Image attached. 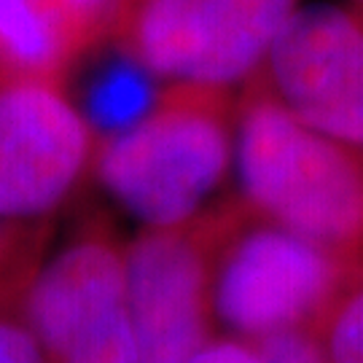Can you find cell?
Instances as JSON below:
<instances>
[{"label": "cell", "mask_w": 363, "mask_h": 363, "mask_svg": "<svg viewBox=\"0 0 363 363\" xmlns=\"http://www.w3.org/2000/svg\"><path fill=\"white\" fill-rule=\"evenodd\" d=\"M234 167L274 226L328 253L363 245V154L298 121L259 78L237 108Z\"/></svg>", "instance_id": "obj_1"}, {"label": "cell", "mask_w": 363, "mask_h": 363, "mask_svg": "<svg viewBox=\"0 0 363 363\" xmlns=\"http://www.w3.org/2000/svg\"><path fill=\"white\" fill-rule=\"evenodd\" d=\"M234 118L226 91L167 84L138 124L97 140L91 169L151 232L181 229L229 172Z\"/></svg>", "instance_id": "obj_2"}, {"label": "cell", "mask_w": 363, "mask_h": 363, "mask_svg": "<svg viewBox=\"0 0 363 363\" xmlns=\"http://www.w3.org/2000/svg\"><path fill=\"white\" fill-rule=\"evenodd\" d=\"M301 0H116L108 38L159 81L226 91L253 81Z\"/></svg>", "instance_id": "obj_3"}, {"label": "cell", "mask_w": 363, "mask_h": 363, "mask_svg": "<svg viewBox=\"0 0 363 363\" xmlns=\"http://www.w3.org/2000/svg\"><path fill=\"white\" fill-rule=\"evenodd\" d=\"M16 318L49 363H140L127 264L103 237H78L38 261Z\"/></svg>", "instance_id": "obj_4"}, {"label": "cell", "mask_w": 363, "mask_h": 363, "mask_svg": "<svg viewBox=\"0 0 363 363\" xmlns=\"http://www.w3.org/2000/svg\"><path fill=\"white\" fill-rule=\"evenodd\" d=\"M256 78L298 121L363 154V6H298Z\"/></svg>", "instance_id": "obj_5"}, {"label": "cell", "mask_w": 363, "mask_h": 363, "mask_svg": "<svg viewBox=\"0 0 363 363\" xmlns=\"http://www.w3.org/2000/svg\"><path fill=\"white\" fill-rule=\"evenodd\" d=\"M97 138L62 84H0V220L38 223L94 164Z\"/></svg>", "instance_id": "obj_6"}, {"label": "cell", "mask_w": 363, "mask_h": 363, "mask_svg": "<svg viewBox=\"0 0 363 363\" xmlns=\"http://www.w3.org/2000/svg\"><path fill=\"white\" fill-rule=\"evenodd\" d=\"M337 274L325 247L274 223L250 229L220 264L213 288L216 312L245 337L288 334L323 307Z\"/></svg>", "instance_id": "obj_7"}, {"label": "cell", "mask_w": 363, "mask_h": 363, "mask_svg": "<svg viewBox=\"0 0 363 363\" xmlns=\"http://www.w3.org/2000/svg\"><path fill=\"white\" fill-rule=\"evenodd\" d=\"M140 363H189L205 342V259L178 229L151 232L124 256Z\"/></svg>", "instance_id": "obj_8"}, {"label": "cell", "mask_w": 363, "mask_h": 363, "mask_svg": "<svg viewBox=\"0 0 363 363\" xmlns=\"http://www.w3.org/2000/svg\"><path fill=\"white\" fill-rule=\"evenodd\" d=\"M84 54L46 0H0V84H62Z\"/></svg>", "instance_id": "obj_9"}, {"label": "cell", "mask_w": 363, "mask_h": 363, "mask_svg": "<svg viewBox=\"0 0 363 363\" xmlns=\"http://www.w3.org/2000/svg\"><path fill=\"white\" fill-rule=\"evenodd\" d=\"M159 78L148 73L130 54L116 49L113 60L100 65L91 76L81 116L97 140L138 124L154 108L164 86H154Z\"/></svg>", "instance_id": "obj_10"}, {"label": "cell", "mask_w": 363, "mask_h": 363, "mask_svg": "<svg viewBox=\"0 0 363 363\" xmlns=\"http://www.w3.org/2000/svg\"><path fill=\"white\" fill-rule=\"evenodd\" d=\"M35 226L38 223L0 220V315H16L19 298L38 267L33 253Z\"/></svg>", "instance_id": "obj_11"}, {"label": "cell", "mask_w": 363, "mask_h": 363, "mask_svg": "<svg viewBox=\"0 0 363 363\" xmlns=\"http://www.w3.org/2000/svg\"><path fill=\"white\" fill-rule=\"evenodd\" d=\"M46 3L76 35L84 52H91L97 43L108 38L116 0H46Z\"/></svg>", "instance_id": "obj_12"}, {"label": "cell", "mask_w": 363, "mask_h": 363, "mask_svg": "<svg viewBox=\"0 0 363 363\" xmlns=\"http://www.w3.org/2000/svg\"><path fill=\"white\" fill-rule=\"evenodd\" d=\"M328 355L334 363H363V286L337 310L328 334Z\"/></svg>", "instance_id": "obj_13"}, {"label": "cell", "mask_w": 363, "mask_h": 363, "mask_svg": "<svg viewBox=\"0 0 363 363\" xmlns=\"http://www.w3.org/2000/svg\"><path fill=\"white\" fill-rule=\"evenodd\" d=\"M0 363H49L25 323L11 312L0 315Z\"/></svg>", "instance_id": "obj_14"}, {"label": "cell", "mask_w": 363, "mask_h": 363, "mask_svg": "<svg viewBox=\"0 0 363 363\" xmlns=\"http://www.w3.org/2000/svg\"><path fill=\"white\" fill-rule=\"evenodd\" d=\"M259 350L264 363H323L315 342H310L298 331H288V334H274V337L261 339Z\"/></svg>", "instance_id": "obj_15"}, {"label": "cell", "mask_w": 363, "mask_h": 363, "mask_svg": "<svg viewBox=\"0 0 363 363\" xmlns=\"http://www.w3.org/2000/svg\"><path fill=\"white\" fill-rule=\"evenodd\" d=\"M189 363H264V358L259 347H247L240 342H205Z\"/></svg>", "instance_id": "obj_16"}, {"label": "cell", "mask_w": 363, "mask_h": 363, "mask_svg": "<svg viewBox=\"0 0 363 363\" xmlns=\"http://www.w3.org/2000/svg\"><path fill=\"white\" fill-rule=\"evenodd\" d=\"M361 3H363V0H361Z\"/></svg>", "instance_id": "obj_17"}]
</instances>
